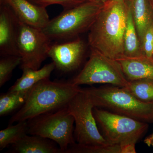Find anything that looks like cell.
<instances>
[{"label": "cell", "mask_w": 153, "mask_h": 153, "mask_svg": "<svg viewBox=\"0 0 153 153\" xmlns=\"http://www.w3.org/2000/svg\"><path fill=\"white\" fill-rule=\"evenodd\" d=\"M65 153H120V149L119 144L86 146L75 143L69 147Z\"/></svg>", "instance_id": "cell-22"}, {"label": "cell", "mask_w": 153, "mask_h": 153, "mask_svg": "<svg viewBox=\"0 0 153 153\" xmlns=\"http://www.w3.org/2000/svg\"><path fill=\"white\" fill-rule=\"evenodd\" d=\"M94 1L96 2L100 3V4H104L105 3L111 1V0H91Z\"/></svg>", "instance_id": "cell-27"}, {"label": "cell", "mask_w": 153, "mask_h": 153, "mask_svg": "<svg viewBox=\"0 0 153 153\" xmlns=\"http://www.w3.org/2000/svg\"><path fill=\"white\" fill-rule=\"evenodd\" d=\"M124 88L140 101L153 104V79L129 81L128 84Z\"/></svg>", "instance_id": "cell-19"}, {"label": "cell", "mask_w": 153, "mask_h": 153, "mask_svg": "<svg viewBox=\"0 0 153 153\" xmlns=\"http://www.w3.org/2000/svg\"><path fill=\"white\" fill-rule=\"evenodd\" d=\"M116 60L120 64L128 81L153 79V58H148L144 55L139 57L123 55Z\"/></svg>", "instance_id": "cell-13"}, {"label": "cell", "mask_w": 153, "mask_h": 153, "mask_svg": "<svg viewBox=\"0 0 153 153\" xmlns=\"http://www.w3.org/2000/svg\"><path fill=\"white\" fill-rule=\"evenodd\" d=\"M86 45L79 38L52 44L48 56L52 59L55 68L63 73L76 70L85 58Z\"/></svg>", "instance_id": "cell-10"}, {"label": "cell", "mask_w": 153, "mask_h": 153, "mask_svg": "<svg viewBox=\"0 0 153 153\" xmlns=\"http://www.w3.org/2000/svg\"><path fill=\"white\" fill-rule=\"evenodd\" d=\"M144 142L149 146H153V133L145 140Z\"/></svg>", "instance_id": "cell-26"}, {"label": "cell", "mask_w": 153, "mask_h": 153, "mask_svg": "<svg viewBox=\"0 0 153 153\" xmlns=\"http://www.w3.org/2000/svg\"><path fill=\"white\" fill-rule=\"evenodd\" d=\"M143 54L148 58H153V24L145 33L141 44Z\"/></svg>", "instance_id": "cell-24"}, {"label": "cell", "mask_w": 153, "mask_h": 153, "mask_svg": "<svg viewBox=\"0 0 153 153\" xmlns=\"http://www.w3.org/2000/svg\"><path fill=\"white\" fill-rule=\"evenodd\" d=\"M8 91L0 96V116H4L20 109L27 100L28 92Z\"/></svg>", "instance_id": "cell-20"}, {"label": "cell", "mask_w": 153, "mask_h": 153, "mask_svg": "<svg viewBox=\"0 0 153 153\" xmlns=\"http://www.w3.org/2000/svg\"><path fill=\"white\" fill-rule=\"evenodd\" d=\"M87 94L82 91L74 97L67 106L74 117V137L78 144L86 146H106L110 144L100 133L93 114L94 107Z\"/></svg>", "instance_id": "cell-8"}, {"label": "cell", "mask_w": 153, "mask_h": 153, "mask_svg": "<svg viewBox=\"0 0 153 153\" xmlns=\"http://www.w3.org/2000/svg\"><path fill=\"white\" fill-rule=\"evenodd\" d=\"M19 21L8 6L0 7V55L19 56L17 47Z\"/></svg>", "instance_id": "cell-12"}, {"label": "cell", "mask_w": 153, "mask_h": 153, "mask_svg": "<svg viewBox=\"0 0 153 153\" xmlns=\"http://www.w3.org/2000/svg\"><path fill=\"white\" fill-rule=\"evenodd\" d=\"M27 123L28 134L52 140L57 143L62 153L76 143L74 119L67 106L33 118L27 120Z\"/></svg>", "instance_id": "cell-5"}, {"label": "cell", "mask_w": 153, "mask_h": 153, "mask_svg": "<svg viewBox=\"0 0 153 153\" xmlns=\"http://www.w3.org/2000/svg\"><path fill=\"white\" fill-rule=\"evenodd\" d=\"M103 5L90 1L64 9L42 30L52 41L73 40L89 31Z\"/></svg>", "instance_id": "cell-4"}, {"label": "cell", "mask_w": 153, "mask_h": 153, "mask_svg": "<svg viewBox=\"0 0 153 153\" xmlns=\"http://www.w3.org/2000/svg\"><path fill=\"white\" fill-rule=\"evenodd\" d=\"M19 21V20H18ZM52 41L42 30L19 21L17 47L21 57L20 68H40L47 57Z\"/></svg>", "instance_id": "cell-9"}, {"label": "cell", "mask_w": 153, "mask_h": 153, "mask_svg": "<svg viewBox=\"0 0 153 153\" xmlns=\"http://www.w3.org/2000/svg\"><path fill=\"white\" fill-rule=\"evenodd\" d=\"M81 88L70 81L43 79L29 90L25 104L11 118L9 125L27 121L67 106Z\"/></svg>", "instance_id": "cell-2"}, {"label": "cell", "mask_w": 153, "mask_h": 153, "mask_svg": "<svg viewBox=\"0 0 153 153\" xmlns=\"http://www.w3.org/2000/svg\"><path fill=\"white\" fill-rule=\"evenodd\" d=\"M9 7L19 21L31 27L43 30L50 21L46 7L30 0H0Z\"/></svg>", "instance_id": "cell-11"}, {"label": "cell", "mask_w": 153, "mask_h": 153, "mask_svg": "<svg viewBox=\"0 0 153 153\" xmlns=\"http://www.w3.org/2000/svg\"><path fill=\"white\" fill-rule=\"evenodd\" d=\"M21 139L16 143L12 145L11 153H62L55 142L37 135H28Z\"/></svg>", "instance_id": "cell-14"}, {"label": "cell", "mask_w": 153, "mask_h": 153, "mask_svg": "<svg viewBox=\"0 0 153 153\" xmlns=\"http://www.w3.org/2000/svg\"><path fill=\"white\" fill-rule=\"evenodd\" d=\"M153 10V0H149Z\"/></svg>", "instance_id": "cell-28"}, {"label": "cell", "mask_w": 153, "mask_h": 153, "mask_svg": "<svg viewBox=\"0 0 153 153\" xmlns=\"http://www.w3.org/2000/svg\"><path fill=\"white\" fill-rule=\"evenodd\" d=\"M16 124L9 125L0 131V150L9 145L16 143L25 135L28 134L27 121L19 122Z\"/></svg>", "instance_id": "cell-18"}, {"label": "cell", "mask_w": 153, "mask_h": 153, "mask_svg": "<svg viewBox=\"0 0 153 153\" xmlns=\"http://www.w3.org/2000/svg\"><path fill=\"white\" fill-rule=\"evenodd\" d=\"M128 5L127 19L124 35V55L128 57H139L144 55L134 22L131 9L128 4Z\"/></svg>", "instance_id": "cell-17"}, {"label": "cell", "mask_w": 153, "mask_h": 153, "mask_svg": "<svg viewBox=\"0 0 153 153\" xmlns=\"http://www.w3.org/2000/svg\"><path fill=\"white\" fill-rule=\"evenodd\" d=\"M21 57L16 55L1 56L0 59V87L7 82L14 69L21 65Z\"/></svg>", "instance_id": "cell-21"}, {"label": "cell", "mask_w": 153, "mask_h": 153, "mask_svg": "<svg viewBox=\"0 0 153 153\" xmlns=\"http://www.w3.org/2000/svg\"><path fill=\"white\" fill-rule=\"evenodd\" d=\"M128 11L126 0H111L103 4L89 30V47L114 60L124 55Z\"/></svg>", "instance_id": "cell-1"}, {"label": "cell", "mask_w": 153, "mask_h": 153, "mask_svg": "<svg viewBox=\"0 0 153 153\" xmlns=\"http://www.w3.org/2000/svg\"><path fill=\"white\" fill-rule=\"evenodd\" d=\"M31 2L47 8L51 5L58 4L62 6L64 9L73 7L82 3L91 1V0H30Z\"/></svg>", "instance_id": "cell-23"}, {"label": "cell", "mask_w": 153, "mask_h": 153, "mask_svg": "<svg viewBox=\"0 0 153 153\" xmlns=\"http://www.w3.org/2000/svg\"><path fill=\"white\" fill-rule=\"evenodd\" d=\"M135 142H127L120 145V153H135Z\"/></svg>", "instance_id": "cell-25"}, {"label": "cell", "mask_w": 153, "mask_h": 153, "mask_svg": "<svg viewBox=\"0 0 153 153\" xmlns=\"http://www.w3.org/2000/svg\"><path fill=\"white\" fill-rule=\"evenodd\" d=\"M96 107L137 120L153 123V104L145 103L136 98L124 87L112 85L82 88Z\"/></svg>", "instance_id": "cell-3"}, {"label": "cell", "mask_w": 153, "mask_h": 153, "mask_svg": "<svg viewBox=\"0 0 153 153\" xmlns=\"http://www.w3.org/2000/svg\"><path fill=\"white\" fill-rule=\"evenodd\" d=\"M131 9L141 45L148 28L153 24V10L149 0H126Z\"/></svg>", "instance_id": "cell-15"}, {"label": "cell", "mask_w": 153, "mask_h": 153, "mask_svg": "<svg viewBox=\"0 0 153 153\" xmlns=\"http://www.w3.org/2000/svg\"><path fill=\"white\" fill-rule=\"evenodd\" d=\"M93 114L102 135L110 144L137 142L149 126L146 123L96 107Z\"/></svg>", "instance_id": "cell-6"}, {"label": "cell", "mask_w": 153, "mask_h": 153, "mask_svg": "<svg viewBox=\"0 0 153 153\" xmlns=\"http://www.w3.org/2000/svg\"><path fill=\"white\" fill-rule=\"evenodd\" d=\"M55 68L53 62L44 65L42 68L38 69L25 68L22 69L23 74L8 91L11 92H26L38 82L43 79L50 77L52 71Z\"/></svg>", "instance_id": "cell-16"}, {"label": "cell", "mask_w": 153, "mask_h": 153, "mask_svg": "<svg viewBox=\"0 0 153 153\" xmlns=\"http://www.w3.org/2000/svg\"><path fill=\"white\" fill-rule=\"evenodd\" d=\"M90 48L88 60L71 82L79 86L108 83L126 87L129 81L125 76L119 63L96 49Z\"/></svg>", "instance_id": "cell-7"}]
</instances>
